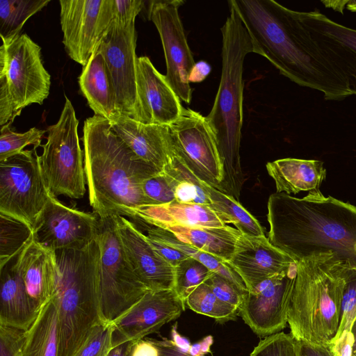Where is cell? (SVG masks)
Instances as JSON below:
<instances>
[{
	"instance_id": "cell-1",
	"label": "cell",
	"mask_w": 356,
	"mask_h": 356,
	"mask_svg": "<svg viewBox=\"0 0 356 356\" xmlns=\"http://www.w3.org/2000/svg\"><path fill=\"white\" fill-rule=\"evenodd\" d=\"M250 36L254 53L268 60L295 83L316 90L324 99L352 95L345 76L322 53L302 23L299 11L273 0H229Z\"/></svg>"
},
{
	"instance_id": "cell-2",
	"label": "cell",
	"mask_w": 356,
	"mask_h": 356,
	"mask_svg": "<svg viewBox=\"0 0 356 356\" xmlns=\"http://www.w3.org/2000/svg\"><path fill=\"white\" fill-rule=\"evenodd\" d=\"M267 209L269 241L296 262L332 252L356 270V206L318 190L301 198L276 192Z\"/></svg>"
},
{
	"instance_id": "cell-3",
	"label": "cell",
	"mask_w": 356,
	"mask_h": 356,
	"mask_svg": "<svg viewBox=\"0 0 356 356\" xmlns=\"http://www.w3.org/2000/svg\"><path fill=\"white\" fill-rule=\"evenodd\" d=\"M83 134L86 186L93 212L99 218L121 216L133 221L135 210L152 205L143 193V182L159 171L140 159L104 118H87Z\"/></svg>"
},
{
	"instance_id": "cell-4",
	"label": "cell",
	"mask_w": 356,
	"mask_h": 356,
	"mask_svg": "<svg viewBox=\"0 0 356 356\" xmlns=\"http://www.w3.org/2000/svg\"><path fill=\"white\" fill-rule=\"evenodd\" d=\"M332 252L315 254L296 262L287 323L296 340L328 346L339 327L346 281L354 271Z\"/></svg>"
},
{
	"instance_id": "cell-5",
	"label": "cell",
	"mask_w": 356,
	"mask_h": 356,
	"mask_svg": "<svg viewBox=\"0 0 356 356\" xmlns=\"http://www.w3.org/2000/svg\"><path fill=\"white\" fill-rule=\"evenodd\" d=\"M55 253L59 270L52 299L58 314V356H74L92 330L105 323L100 310L98 238L84 248Z\"/></svg>"
},
{
	"instance_id": "cell-6",
	"label": "cell",
	"mask_w": 356,
	"mask_h": 356,
	"mask_svg": "<svg viewBox=\"0 0 356 356\" xmlns=\"http://www.w3.org/2000/svg\"><path fill=\"white\" fill-rule=\"evenodd\" d=\"M230 13L222 33V70L218 90L206 119L213 131L223 163L225 176L241 172L239 149L243 126V64L254 53L250 36L237 11Z\"/></svg>"
},
{
	"instance_id": "cell-7",
	"label": "cell",
	"mask_w": 356,
	"mask_h": 356,
	"mask_svg": "<svg viewBox=\"0 0 356 356\" xmlns=\"http://www.w3.org/2000/svg\"><path fill=\"white\" fill-rule=\"evenodd\" d=\"M0 47V125L13 122L22 110L42 104L51 86L41 48L26 34L1 38Z\"/></svg>"
},
{
	"instance_id": "cell-8",
	"label": "cell",
	"mask_w": 356,
	"mask_h": 356,
	"mask_svg": "<svg viewBox=\"0 0 356 356\" xmlns=\"http://www.w3.org/2000/svg\"><path fill=\"white\" fill-rule=\"evenodd\" d=\"M65 102L58 122L48 127L40 161L49 192L81 199L86 192L84 154L78 135L79 120L71 101Z\"/></svg>"
},
{
	"instance_id": "cell-9",
	"label": "cell",
	"mask_w": 356,
	"mask_h": 356,
	"mask_svg": "<svg viewBox=\"0 0 356 356\" xmlns=\"http://www.w3.org/2000/svg\"><path fill=\"white\" fill-rule=\"evenodd\" d=\"M99 299L103 321L111 323L149 289L136 275L125 252L115 216L99 218Z\"/></svg>"
},
{
	"instance_id": "cell-10",
	"label": "cell",
	"mask_w": 356,
	"mask_h": 356,
	"mask_svg": "<svg viewBox=\"0 0 356 356\" xmlns=\"http://www.w3.org/2000/svg\"><path fill=\"white\" fill-rule=\"evenodd\" d=\"M49 195L37 147L0 162V212L33 229Z\"/></svg>"
},
{
	"instance_id": "cell-11",
	"label": "cell",
	"mask_w": 356,
	"mask_h": 356,
	"mask_svg": "<svg viewBox=\"0 0 356 356\" xmlns=\"http://www.w3.org/2000/svg\"><path fill=\"white\" fill-rule=\"evenodd\" d=\"M168 126L173 152L199 179L218 189L224 167L206 118L184 107L179 118Z\"/></svg>"
},
{
	"instance_id": "cell-12",
	"label": "cell",
	"mask_w": 356,
	"mask_h": 356,
	"mask_svg": "<svg viewBox=\"0 0 356 356\" xmlns=\"http://www.w3.org/2000/svg\"><path fill=\"white\" fill-rule=\"evenodd\" d=\"M149 3V18L159 32L165 54V78L179 99L189 104L193 92L189 77L195 62L179 14L184 1L156 0Z\"/></svg>"
},
{
	"instance_id": "cell-13",
	"label": "cell",
	"mask_w": 356,
	"mask_h": 356,
	"mask_svg": "<svg viewBox=\"0 0 356 356\" xmlns=\"http://www.w3.org/2000/svg\"><path fill=\"white\" fill-rule=\"evenodd\" d=\"M59 3L65 51L83 67L113 20V0H60Z\"/></svg>"
},
{
	"instance_id": "cell-14",
	"label": "cell",
	"mask_w": 356,
	"mask_h": 356,
	"mask_svg": "<svg viewBox=\"0 0 356 356\" xmlns=\"http://www.w3.org/2000/svg\"><path fill=\"white\" fill-rule=\"evenodd\" d=\"M99 222V217L93 211L67 206L49 193L33 227V238L54 252L82 249L97 238Z\"/></svg>"
},
{
	"instance_id": "cell-15",
	"label": "cell",
	"mask_w": 356,
	"mask_h": 356,
	"mask_svg": "<svg viewBox=\"0 0 356 356\" xmlns=\"http://www.w3.org/2000/svg\"><path fill=\"white\" fill-rule=\"evenodd\" d=\"M136 47L135 22L122 25L113 19L96 49L104 58L120 115L131 118L136 102Z\"/></svg>"
},
{
	"instance_id": "cell-16",
	"label": "cell",
	"mask_w": 356,
	"mask_h": 356,
	"mask_svg": "<svg viewBox=\"0 0 356 356\" xmlns=\"http://www.w3.org/2000/svg\"><path fill=\"white\" fill-rule=\"evenodd\" d=\"M295 268L264 280L244 294L238 315L258 337H266L286 327Z\"/></svg>"
},
{
	"instance_id": "cell-17",
	"label": "cell",
	"mask_w": 356,
	"mask_h": 356,
	"mask_svg": "<svg viewBox=\"0 0 356 356\" xmlns=\"http://www.w3.org/2000/svg\"><path fill=\"white\" fill-rule=\"evenodd\" d=\"M186 307L174 289L147 291L111 322L113 346L136 341L158 332L163 325L177 318Z\"/></svg>"
},
{
	"instance_id": "cell-18",
	"label": "cell",
	"mask_w": 356,
	"mask_h": 356,
	"mask_svg": "<svg viewBox=\"0 0 356 356\" xmlns=\"http://www.w3.org/2000/svg\"><path fill=\"white\" fill-rule=\"evenodd\" d=\"M136 102L132 118L149 124L170 125L184 107L165 76L147 56L136 60Z\"/></svg>"
},
{
	"instance_id": "cell-19",
	"label": "cell",
	"mask_w": 356,
	"mask_h": 356,
	"mask_svg": "<svg viewBox=\"0 0 356 356\" xmlns=\"http://www.w3.org/2000/svg\"><path fill=\"white\" fill-rule=\"evenodd\" d=\"M248 291L274 275L290 273L296 262L265 236L240 234L229 261Z\"/></svg>"
},
{
	"instance_id": "cell-20",
	"label": "cell",
	"mask_w": 356,
	"mask_h": 356,
	"mask_svg": "<svg viewBox=\"0 0 356 356\" xmlns=\"http://www.w3.org/2000/svg\"><path fill=\"white\" fill-rule=\"evenodd\" d=\"M302 23L322 53L345 76L356 95V30L338 24L319 10L299 12Z\"/></svg>"
},
{
	"instance_id": "cell-21",
	"label": "cell",
	"mask_w": 356,
	"mask_h": 356,
	"mask_svg": "<svg viewBox=\"0 0 356 356\" xmlns=\"http://www.w3.org/2000/svg\"><path fill=\"white\" fill-rule=\"evenodd\" d=\"M115 218L125 252L141 282L151 291L173 289L174 268L153 249L134 222L121 216Z\"/></svg>"
},
{
	"instance_id": "cell-22",
	"label": "cell",
	"mask_w": 356,
	"mask_h": 356,
	"mask_svg": "<svg viewBox=\"0 0 356 356\" xmlns=\"http://www.w3.org/2000/svg\"><path fill=\"white\" fill-rule=\"evenodd\" d=\"M110 124L114 132L140 159L163 172L173 153L169 126L143 124L123 115Z\"/></svg>"
},
{
	"instance_id": "cell-23",
	"label": "cell",
	"mask_w": 356,
	"mask_h": 356,
	"mask_svg": "<svg viewBox=\"0 0 356 356\" xmlns=\"http://www.w3.org/2000/svg\"><path fill=\"white\" fill-rule=\"evenodd\" d=\"M20 252L0 268V325L26 331L40 309L26 293L20 272Z\"/></svg>"
},
{
	"instance_id": "cell-24",
	"label": "cell",
	"mask_w": 356,
	"mask_h": 356,
	"mask_svg": "<svg viewBox=\"0 0 356 356\" xmlns=\"http://www.w3.org/2000/svg\"><path fill=\"white\" fill-rule=\"evenodd\" d=\"M19 266L29 298L41 309L55 289L59 270L55 252L42 247L33 237L20 252Z\"/></svg>"
},
{
	"instance_id": "cell-25",
	"label": "cell",
	"mask_w": 356,
	"mask_h": 356,
	"mask_svg": "<svg viewBox=\"0 0 356 356\" xmlns=\"http://www.w3.org/2000/svg\"><path fill=\"white\" fill-rule=\"evenodd\" d=\"M137 226L157 227L181 225L191 227H219L226 225L209 205L181 204L176 201L162 205H147L134 211L132 221Z\"/></svg>"
},
{
	"instance_id": "cell-26",
	"label": "cell",
	"mask_w": 356,
	"mask_h": 356,
	"mask_svg": "<svg viewBox=\"0 0 356 356\" xmlns=\"http://www.w3.org/2000/svg\"><path fill=\"white\" fill-rule=\"evenodd\" d=\"M80 90L95 115L109 122L120 115L114 86L102 54L97 49L79 76Z\"/></svg>"
},
{
	"instance_id": "cell-27",
	"label": "cell",
	"mask_w": 356,
	"mask_h": 356,
	"mask_svg": "<svg viewBox=\"0 0 356 356\" xmlns=\"http://www.w3.org/2000/svg\"><path fill=\"white\" fill-rule=\"evenodd\" d=\"M266 167L277 193L288 195L318 191L326 177L323 162L318 160L285 158L268 162Z\"/></svg>"
},
{
	"instance_id": "cell-28",
	"label": "cell",
	"mask_w": 356,
	"mask_h": 356,
	"mask_svg": "<svg viewBox=\"0 0 356 356\" xmlns=\"http://www.w3.org/2000/svg\"><path fill=\"white\" fill-rule=\"evenodd\" d=\"M179 240L197 249L229 262L241 232L230 226L191 227L168 225L164 227Z\"/></svg>"
},
{
	"instance_id": "cell-29",
	"label": "cell",
	"mask_w": 356,
	"mask_h": 356,
	"mask_svg": "<svg viewBox=\"0 0 356 356\" xmlns=\"http://www.w3.org/2000/svg\"><path fill=\"white\" fill-rule=\"evenodd\" d=\"M58 314L52 298L41 307L39 314L24 332L22 356H58Z\"/></svg>"
},
{
	"instance_id": "cell-30",
	"label": "cell",
	"mask_w": 356,
	"mask_h": 356,
	"mask_svg": "<svg viewBox=\"0 0 356 356\" xmlns=\"http://www.w3.org/2000/svg\"><path fill=\"white\" fill-rule=\"evenodd\" d=\"M204 189L211 201L209 207L223 223L233 224L243 234L265 236L259 221L233 196L208 184Z\"/></svg>"
},
{
	"instance_id": "cell-31",
	"label": "cell",
	"mask_w": 356,
	"mask_h": 356,
	"mask_svg": "<svg viewBox=\"0 0 356 356\" xmlns=\"http://www.w3.org/2000/svg\"><path fill=\"white\" fill-rule=\"evenodd\" d=\"M146 235L156 238L182 252L188 257H192L199 261L212 272L228 279L241 289L248 291L243 280L229 262L222 261L210 254L181 241L172 232L163 228L148 226Z\"/></svg>"
},
{
	"instance_id": "cell-32",
	"label": "cell",
	"mask_w": 356,
	"mask_h": 356,
	"mask_svg": "<svg viewBox=\"0 0 356 356\" xmlns=\"http://www.w3.org/2000/svg\"><path fill=\"white\" fill-rule=\"evenodd\" d=\"M50 0H0V36L20 35L26 21L46 6Z\"/></svg>"
},
{
	"instance_id": "cell-33",
	"label": "cell",
	"mask_w": 356,
	"mask_h": 356,
	"mask_svg": "<svg viewBox=\"0 0 356 356\" xmlns=\"http://www.w3.org/2000/svg\"><path fill=\"white\" fill-rule=\"evenodd\" d=\"M33 237L31 226L0 212V268L19 253Z\"/></svg>"
},
{
	"instance_id": "cell-34",
	"label": "cell",
	"mask_w": 356,
	"mask_h": 356,
	"mask_svg": "<svg viewBox=\"0 0 356 356\" xmlns=\"http://www.w3.org/2000/svg\"><path fill=\"white\" fill-rule=\"evenodd\" d=\"M186 306L195 313L207 316L223 323L235 320L238 310L221 301L210 287L202 283L186 298Z\"/></svg>"
},
{
	"instance_id": "cell-35",
	"label": "cell",
	"mask_w": 356,
	"mask_h": 356,
	"mask_svg": "<svg viewBox=\"0 0 356 356\" xmlns=\"http://www.w3.org/2000/svg\"><path fill=\"white\" fill-rule=\"evenodd\" d=\"M213 273L199 261L188 257L174 268L173 289L186 305L188 296Z\"/></svg>"
},
{
	"instance_id": "cell-36",
	"label": "cell",
	"mask_w": 356,
	"mask_h": 356,
	"mask_svg": "<svg viewBox=\"0 0 356 356\" xmlns=\"http://www.w3.org/2000/svg\"><path fill=\"white\" fill-rule=\"evenodd\" d=\"M13 122L1 126L0 134V162L15 156L28 145L34 147H41L42 139L46 130L35 127L31 128L26 132L18 133L12 129Z\"/></svg>"
},
{
	"instance_id": "cell-37",
	"label": "cell",
	"mask_w": 356,
	"mask_h": 356,
	"mask_svg": "<svg viewBox=\"0 0 356 356\" xmlns=\"http://www.w3.org/2000/svg\"><path fill=\"white\" fill-rule=\"evenodd\" d=\"M250 356H298L296 340L280 332L261 340Z\"/></svg>"
},
{
	"instance_id": "cell-38",
	"label": "cell",
	"mask_w": 356,
	"mask_h": 356,
	"mask_svg": "<svg viewBox=\"0 0 356 356\" xmlns=\"http://www.w3.org/2000/svg\"><path fill=\"white\" fill-rule=\"evenodd\" d=\"M111 323L97 325L74 356H108L113 348Z\"/></svg>"
},
{
	"instance_id": "cell-39",
	"label": "cell",
	"mask_w": 356,
	"mask_h": 356,
	"mask_svg": "<svg viewBox=\"0 0 356 356\" xmlns=\"http://www.w3.org/2000/svg\"><path fill=\"white\" fill-rule=\"evenodd\" d=\"M142 189L152 205H162L175 201L173 182L164 172H159L145 180Z\"/></svg>"
},
{
	"instance_id": "cell-40",
	"label": "cell",
	"mask_w": 356,
	"mask_h": 356,
	"mask_svg": "<svg viewBox=\"0 0 356 356\" xmlns=\"http://www.w3.org/2000/svg\"><path fill=\"white\" fill-rule=\"evenodd\" d=\"M204 283L221 301L238 310L244 294L248 291L241 289L228 279L216 273H213Z\"/></svg>"
},
{
	"instance_id": "cell-41",
	"label": "cell",
	"mask_w": 356,
	"mask_h": 356,
	"mask_svg": "<svg viewBox=\"0 0 356 356\" xmlns=\"http://www.w3.org/2000/svg\"><path fill=\"white\" fill-rule=\"evenodd\" d=\"M355 317L356 270H354L348 277L344 288L341 305L339 327L335 338L339 336L343 332L350 330V327Z\"/></svg>"
},
{
	"instance_id": "cell-42",
	"label": "cell",
	"mask_w": 356,
	"mask_h": 356,
	"mask_svg": "<svg viewBox=\"0 0 356 356\" xmlns=\"http://www.w3.org/2000/svg\"><path fill=\"white\" fill-rule=\"evenodd\" d=\"M24 332L0 325V356H22Z\"/></svg>"
},
{
	"instance_id": "cell-43",
	"label": "cell",
	"mask_w": 356,
	"mask_h": 356,
	"mask_svg": "<svg viewBox=\"0 0 356 356\" xmlns=\"http://www.w3.org/2000/svg\"><path fill=\"white\" fill-rule=\"evenodd\" d=\"M144 3L145 1L142 0H113V19L122 25L135 22Z\"/></svg>"
},
{
	"instance_id": "cell-44",
	"label": "cell",
	"mask_w": 356,
	"mask_h": 356,
	"mask_svg": "<svg viewBox=\"0 0 356 356\" xmlns=\"http://www.w3.org/2000/svg\"><path fill=\"white\" fill-rule=\"evenodd\" d=\"M146 237L153 249L173 268L188 257L182 252L156 238L147 235Z\"/></svg>"
},
{
	"instance_id": "cell-45",
	"label": "cell",
	"mask_w": 356,
	"mask_h": 356,
	"mask_svg": "<svg viewBox=\"0 0 356 356\" xmlns=\"http://www.w3.org/2000/svg\"><path fill=\"white\" fill-rule=\"evenodd\" d=\"M353 343L350 330L343 332L330 344L333 356H352Z\"/></svg>"
},
{
	"instance_id": "cell-46",
	"label": "cell",
	"mask_w": 356,
	"mask_h": 356,
	"mask_svg": "<svg viewBox=\"0 0 356 356\" xmlns=\"http://www.w3.org/2000/svg\"><path fill=\"white\" fill-rule=\"evenodd\" d=\"M296 344L298 356H333L330 345L314 344L303 340H296Z\"/></svg>"
},
{
	"instance_id": "cell-47",
	"label": "cell",
	"mask_w": 356,
	"mask_h": 356,
	"mask_svg": "<svg viewBox=\"0 0 356 356\" xmlns=\"http://www.w3.org/2000/svg\"><path fill=\"white\" fill-rule=\"evenodd\" d=\"M131 356H160L159 349L150 339L133 342Z\"/></svg>"
},
{
	"instance_id": "cell-48",
	"label": "cell",
	"mask_w": 356,
	"mask_h": 356,
	"mask_svg": "<svg viewBox=\"0 0 356 356\" xmlns=\"http://www.w3.org/2000/svg\"><path fill=\"white\" fill-rule=\"evenodd\" d=\"M157 347L160 356H193L179 350L171 339L162 338L161 340L149 339Z\"/></svg>"
},
{
	"instance_id": "cell-49",
	"label": "cell",
	"mask_w": 356,
	"mask_h": 356,
	"mask_svg": "<svg viewBox=\"0 0 356 356\" xmlns=\"http://www.w3.org/2000/svg\"><path fill=\"white\" fill-rule=\"evenodd\" d=\"M213 343V337L211 335L207 336L197 343L191 344L188 353L193 356H204L205 354L211 353V346Z\"/></svg>"
},
{
	"instance_id": "cell-50",
	"label": "cell",
	"mask_w": 356,
	"mask_h": 356,
	"mask_svg": "<svg viewBox=\"0 0 356 356\" xmlns=\"http://www.w3.org/2000/svg\"><path fill=\"white\" fill-rule=\"evenodd\" d=\"M210 71L211 67L207 62L201 60L195 63L190 74V83H197L203 81L208 76Z\"/></svg>"
},
{
	"instance_id": "cell-51",
	"label": "cell",
	"mask_w": 356,
	"mask_h": 356,
	"mask_svg": "<svg viewBox=\"0 0 356 356\" xmlns=\"http://www.w3.org/2000/svg\"><path fill=\"white\" fill-rule=\"evenodd\" d=\"M177 323H175L172 326L171 337L174 344L181 351L188 353L191 346L190 341L186 337L181 336L177 331Z\"/></svg>"
},
{
	"instance_id": "cell-52",
	"label": "cell",
	"mask_w": 356,
	"mask_h": 356,
	"mask_svg": "<svg viewBox=\"0 0 356 356\" xmlns=\"http://www.w3.org/2000/svg\"><path fill=\"white\" fill-rule=\"evenodd\" d=\"M133 341H129L113 346L108 356H131Z\"/></svg>"
},
{
	"instance_id": "cell-53",
	"label": "cell",
	"mask_w": 356,
	"mask_h": 356,
	"mask_svg": "<svg viewBox=\"0 0 356 356\" xmlns=\"http://www.w3.org/2000/svg\"><path fill=\"white\" fill-rule=\"evenodd\" d=\"M348 0L321 1L326 8H331L337 12L343 13Z\"/></svg>"
},
{
	"instance_id": "cell-54",
	"label": "cell",
	"mask_w": 356,
	"mask_h": 356,
	"mask_svg": "<svg viewBox=\"0 0 356 356\" xmlns=\"http://www.w3.org/2000/svg\"><path fill=\"white\" fill-rule=\"evenodd\" d=\"M350 332L353 335V343L352 348V356H356V317L350 327Z\"/></svg>"
},
{
	"instance_id": "cell-55",
	"label": "cell",
	"mask_w": 356,
	"mask_h": 356,
	"mask_svg": "<svg viewBox=\"0 0 356 356\" xmlns=\"http://www.w3.org/2000/svg\"><path fill=\"white\" fill-rule=\"evenodd\" d=\"M346 8L353 13H356V0H348Z\"/></svg>"
}]
</instances>
